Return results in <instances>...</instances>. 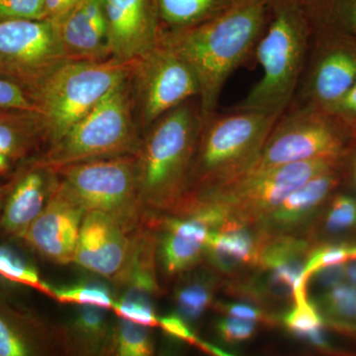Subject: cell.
Instances as JSON below:
<instances>
[{"instance_id":"obj_1","label":"cell","mask_w":356,"mask_h":356,"mask_svg":"<svg viewBox=\"0 0 356 356\" xmlns=\"http://www.w3.org/2000/svg\"><path fill=\"white\" fill-rule=\"evenodd\" d=\"M268 19L266 0H236L204 22L161 30L159 40L184 58L197 76L204 119L217 112L225 84L254 53Z\"/></svg>"},{"instance_id":"obj_2","label":"cell","mask_w":356,"mask_h":356,"mask_svg":"<svg viewBox=\"0 0 356 356\" xmlns=\"http://www.w3.org/2000/svg\"><path fill=\"white\" fill-rule=\"evenodd\" d=\"M203 121L199 98H192L143 134L136 159L145 222L168 214L184 198Z\"/></svg>"},{"instance_id":"obj_3","label":"cell","mask_w":356,"mask_h":356,"mask_svg":"<svg viewBox=\"0 0 356 356\" xmlns=\"http://www.w3.org/2000/svg\"><path fill=\"white\" fill-rule=\"evenodd\" d=\"M269 19L255 47L262 76L234 108L282 115L303 79L314 32L312 0H266Z\"/></svg>"},{"instance_id":"obj_4","label":"cell","mask_w":356,"mask_h":356,"mask_svg":"<svg viewBox=\"0 0 356 356\" xmlns=\"http://www.w3.org/2000/svg\"><path fill=\"white\" fill-rule=\"evenodd\" d=\"M280 117L233 107L204 119L181 202L224 188L252 172Z\"/></svg>"},{"instance_id":"obj_5","label":"cell","mask_w":356,"mask_h":356,"mask_svg":"<svg viewBox=\"0 0 356 356\" xmlns=\"http://www.w3.org/2000/svg\"><path fill=\"white\" fill-rule=\"evenodd\" d=\"M142 137L128 77L64 136L49 145L36 161L56 170L83 161L136 154Z\"/></svg>"},{"instance_id":"obj_6","label":"cell","mask_w":356,"mask_h":356,"mask_svg":"<svg viewBox=\"0 0 356 356\" xmlns=\"http://www.w3.org/2000/svg\"><path fill=\"white\" fill-rule=\"evenodd\" d=\"M131 64L67 60L29 95L41 117L48 145L60 139L130 76Z\"/></svg>"},{"instance_id":"obj_7","label":"cell","mask_w":356,"mask_h":356,"mask_svg":"<svg viewBox=\"0 0 356 356\" xmlns=\"http://www.w3.org/2000/svg\"><path fill=\"white\" fill-rule=\"evenodd\" d=\"M55 170L86 212L105 213L130 233L144 224L136 154L83 161Z\"/></svg>"},{"instance_id":"obj_8","label":"cell","mask_w":356,"mask_h":356,"mask_svg":"<svg viewBox=\"0 0 356 356\" xmlns=\"http://www.w3.org/2000/svg\"><path fill=\"white\" fill-rule=\"evenodd\" d=\"M312 3L313 53L297 91V105L329 111L356 83V37L332 20L325 0Z\"/></svg>"},{"instance_id":"obj_9","label":"cell","mask_w":356,"mask_h":356,"mask_svg":"<svg viewBox=\"0 0 356 356\" xmlns=\"http://www.w3.org/2000/svg\"><path fill=\"white\" fill-rule=\"evenodd\" d=\"M346 158L309 159L255 170L224 188L184 202L215 204L229 216L257 222L312 178L344 165Z\"/></svg>"},{"instance_id":"obj_10","label":"cell","mask_w":356,"mask_h":356,"mask_svg":"<svg viewBox=\"0 0 356 356\" xmlns=\"http://www.w3.org/2000/svg\"><path fill=\"white\" fill-rule=\"evenodd\" d=\"M353 149L329 112L296 105L276 122L252 172L309 159H343Z\"/></svg>"},{"instance_id":"obj_11","label":"cell","mask_w":356,"mask_h":356,"mask_svg":"<svg viewBox=\"0 0 356 356\" xmlns=\"http://www.w3.org/2000/svg\"><path fill=\"white\" fill-rule=\"evenodd\" d=\"M129 81L142 134L168 112L200 95L197 76L191 65L161 40L134 60Z\"/></svg>"},{"instance_id":"obj_12","label":"cell","mask_w":356,"mask_h":356,"mask_svg":"<svg viewBox=\"0 0 356 356\" xmlns=\"http://www.w3.org/2000/svg\"><path fill=\"white\" fill-rule=\"evenodd\" d=\"M58 23L48 18L0 21V79L28 96L67 62Z\"/></svg>"},{"instance_id":"obj_13","label":"cell","mask_w":356,"mask_h":356,"mask_svg":"<svg viewBox=\"0 0 356 356\" xmlns=\"http://www.w3.org/2000/svg\"><path fill=\"white\" fill-rule=\"evenodd\" d=\"M228 216L220 206L201 201L180 204L170 214L147 220L158 234V264L165 283H175L204 261L213 229Z\"/></svg>"},{"instance_id":"obj_14","label":"cell","mask_w":356,"mask_h":356,"mask_svg":"<svg viewBox=\"0 0 356 356\" xmlns=\"http://www.w3.org/2000/svg\"><path fill=\"white\" fill-rule=\"evenodd\" d=\"M86 210L60 182L21 242L44 259L60 266L74 264Z\"/></svg>"},{"instance_id":"obj_15","label":"cell","mask_w":356,"mask_h":356,"mask_svg":"<svg viewBox=\"0 0 356 356\" xmlns=\"http://www.w3.org/2000/svg\"><path fill=\"white\" fill-rule=\"evenodd\" d=\"M133 233L105 213L88 211L81 222L74 264L114 282L127 264Z\"/></svg>"},{"instance_id":"obj_16","label":"cell","mask_w":356,"mask_h":356,"mask_svg":"<svg viewBox=\"0 0 356 356\" xmlns=\"http://www.w3.org/2000/svg\"><path fill=\"white\" fill-rule=\"evenodd\" d=\"M112 58L131 64L156 46L161 26L154 0H102Z\"/></svg>"},{"instance_id":"obj_17","label":"cell","mask_w":356,"mask_h":356,"mask_svg":"<svg viewBox=\"0 0 356 356\" xmlns=\"http://www.w3.org/2000/svg\"><path fill=\"white\" fill-rule=\"evenodd\" d=\"M10 180V188L0 211V236L21 241L43 211L58 177L55 170L35 159L21 166Z\"/></svg>"},{"instance_id":"obj_18","label":"cell","mask_w":356,"mask_h":356,"mask_svg":"<svg viewBox=\"0 0 356 356\" xmlns=\"http://www.w3.org/2000/svg\"><path fill=\"white\" fill-rule=\"evenodd\" d=\"M346 163L312 178L257 224L267 236H306L307 232L346 177Z\"/></svg>"},{"instance_id":"obj_19","label":"cell","mask_w":356,"mask_h":356,"mask_svg":"<svg viewBox=\"0 0 356 356\" xmlns=\"http://www.w3.org/2000/svg\"><path fill=\"white\" fill-rule=\"evenodd\" d=\"M266 233L257 222L227 216L213 229L206 243L204 261L224 280L257 268Z\"/></svg>"},{"instance_id":"obj_20","label":"cell","mask_w":356,"mask_h":356,"mask_svg":"<svg viewBox=\"0 0 356 356\" xmlns=\"http://www.w3.org/2000/svg\"><path fill=\"white\" fill-rule=\"evenodd\" d=\"M112 283L115 303L154 309L163 288L159 280L158 234L151 222L134 232L127 264Z\"/></svg>"},{"instance_id":"obj_21","label":"cell","mask_w":356,"mask_h":356,"mask_svg":"<svg viewBox=\"0 0 356 356\" xmlns=\"http://www.w3.org/2000/svg\"><path fill=\"white\" fill-rule=\"evenodd\" d=\"M65 353L62 327L0 294V356Z\"/></svg>"},{"instance_id":"obj_22","label":"cell","mask_w":356,"mask_h":356,"mask_svg":"<svg viewBox=\"0 0 356 356\" xmlns=\"http://www.w3.org/2000/svg\"><path fill=\"white\" fill-rule=\"evenodd\" d=\"M48 140L36 110L0 109V179L38 158Z\"/></svg>"},{"instance_id":"obj_23","label":"cell","mask_w":356,"mask_h":356,"mask_svg":"<svg viewBox=\"0 0 356 356\" xmlns=\"http://www.w3.org/2000/svg\"><path fill=\"white\" fill-rule=\"evenodd\" d=\"M58 27L67 60L104 62L112 58L102 0H79Z\"/></svg>"},{"instance_id":"obj_24","label":"cell","mask_w":356,"mask_h":356,"mask_svg":"<svg viewBox=\"0 0 356 356\" xmlns=\"http://www.w3.org/2000/svg\"><path fill=\"white\" fill-rule=\"evenodd\" d=\"M314 243L306 236H267L261 248L257 268L278 276L295 287V304L307 301L301 290V280Z\"/></svg>"},{"instance_id":"obj_25","label":"cell","mask_w":356,"mask_h":356,"mask_svg":"<svg viewBox=\"0 0 356 356\" xmlns=\"http://www.w3.org/2000/svg\"><path fill=\"white\" fill-rule=\"evenodd\" d=\"M107 309L79 306L76 313L62 327L65 353L74 355H111L112 332Z\"/></svg>"},{"instance_id":"obj_26","label":"cell","mask_w":356,"mask_h":356,"mask_svg":"<svg viewBox=\"0 0 356 356\" xmlns=\"http://www.w3.org/2000/svg\"><path fill=\"white\" fill-rule=\"evenodd\" d=\"M224 278L205 261L187 271L175 283V313L192 325L214 304Z\"/></svg>"},{"instance_id":"obj_27","label":"cell","mask_w":356,"mask_h":356,"mask_svg":"<svg viewBox=\"0 0 356 356\" xmlns=\"http://www.w3.org/2000/svg\"><path fill=\"white\" fill-rule=\"evenodd\" d=\"M353 233H356V198L334 193L307 232L306 238L318 245Z\"/></svg>"},{"instance_id":"obj_28","label":"cell","mask_w":356,"mask_h":356,"mask_svg":"<svg viewBox=\"0 0 356 356\" xmlns=\"http://www.w3.org/2000/svg\"><path fill=\"white\" fill-rule=\"evenodd\" d=\"M313 303L325 327L356 341V287L343 283Z\"/></svg>"},{"instance_id":"obj_29","label":"cell","mask_w":356,"mask_h":356,"mask_svg":"<svg viewBox=\"0 0 356 356\" xmlns=\"http://www.w3.org/2000/svg\"><path fill=\"white\" fill-rule=\"evenodd\" d=\"M236 0H154L161 29H180L204 22L228 8Z\"/></svg>"},{"instance_id":"obj_30","label":"cell","mask_w":356,"mask_h":356,"mask_svg":"<svg viewBox=\"0 0 356 356\" xmlns=\"http://www.w3.org/2000/svg\"><path fill=\"white\" fill-rule=\"evenodd\" d=\"M151 327L118 317L113 325L111 355L117 356H151L154 343Z\"/></svg>"},{"instance_id":"obj_31","label":"cell","mask_w":356,"mask_h":356,"mask_svg":"<svg viewBox=\"0 0 356 356\" xmlns=\"http://www.w3.org/2000/svg\"><path fill=\"white\" fill-rule=\"evenodd\" d=\"M0 277L53 297V286L42 280L36 267L8 245H0Z\"/></svg>"},{"instance_id":"obj_32","label":"cell","mask_w":356,"mask_h":356,"mask_svg":"<svg viewBox=\"0 0 356 356\" xmlns=\"http://www.w3.org/2000/svg\"><path fill=\"white\" fill-rule=\"evenodd\" d=\"M58 303L77 306H97L111 311L113 291L100 281H83L70 286L53 287V297Z\"/></svg>"},{"instance_id":"obj_33","label":"cell","mask_w":356,"mask_h":356,"mask_svg":"<svg viewBox=\"0 0 356 356\" xmlns=\"http://www.w3.org/2000/svg\"><path fill=\"white\" fill-rule=\"evenodd\" d=\"M353 261H356V242H327L314 245L302 275V293L307 295L309 278L320 267Z\"/></svg>"},{"instance_id":"obj_34","label":"cell","mask_w":356,"mask_h":356,"mask_svg":"<svg viewBox=\"0 0 356 356\" xmlns=\"http://www.w3.org/2000/svg\"><path fill=\"white\" fill-rule=\"evenodd\" d=\"M213 308L222 316L245 318L252 321L257 324L266 325L267 327H277L281 325V316L276 312L266 310L261 307L245 303V302L217 301L213 304Z\"/></svg>"},{"instance_id":"obj_35","label":"cell","mask_w":356,"mask_h":356,"mask_svg":"<svg viewBox=\"0 0 356 356\" xmlns=\"http://www.w3.org/2000/svg\"><path fill=\"white\" fill-rule=\"evenodd\" d=\"M281 325L293 336L300 337L324 323L313 302L308 299L303 303L294 304L285 311L281 316Z\"/></svg>"},{"instance_id":"obj_36","label":"cell","mask_w":356,"mask_h":356,"mask_svg":"<svg viewBox=\"0 0 356 356\" xmlns=\"http://www.w3.org/2000/svg\"><path fill=\"white\" fill-rule=\"evenodd\" d=\"M257 325L252 321L222 316L215 323V332L224 343L238 344L252 339L257 332Z\"/></svg>"},{"instance_id":"obj_37","label":"cell","mask_w":356,"mask_h":356,"mask_svg":"<svg viewBox=\"0 0 356 356\" xmlns=\"http://www.w3.org/2000/svg\"><path fill=\"white\" fill-rule=\"evenodd\" d=\"M327 112L346 134L353 149H356V83Z\"/></svg>"},{"instance_id":"obj_38","label":"cell","mask_w":356,"mask_h":356,"mask_svg":"<svg viewBox=\"0 0 356 356\" xmlns=\"http://www.w3.org/2000/svg\"><path fill=\"white\" fill-rule=\"evenodd\" d=\"M47 18L44 0H0V21Z\"/></svg>"},{"instance_id":"obj_39","label":"cell","mask_w":356,"mask_h":356,"mask_svg":"<svg viewBox=\"0 0 356 356\" xmlns=\"http://www.w3.org/2000/svg\"><path fill=\"white\" fill-rule=\"evenodd\" d=\"M325 4L332 20L356 37V0H325Z\"/></svg>"},{"instance_id":"obj_40","label":"cell","mask_w":356,"mask_h":356,"mask_svg":"<svg viewBox=\"0 0 356 356\" xmlns=\"http://www.w3.org/2000/svg\"><path fill=\"white\" fill-rule=\"evenodd\" d=\"M159 327L168 337L184 343L197 346L199 341L197 336L192 331L191 325L185 322L177 313L170 314L159 318Z\"/></svg>"},{"instance_id":"obj_41","label":"cell","mask_w":356,"mask_h":356,"mask_svg":"<svg viewBox=\"0 0 356 356\" xmlns=\"http://www.w3.org/2000/svg\"><path fill=\"white\" fill-rule=\"evenodd\" d=\"M0 109L35 110V107L24 89L7 79H0Z\"/></svg>"},{"instance_id":"obj_42","label":"cell","mask_w":356,"mask_h":356,"mask_svg":"<svg viewBox=\"0 0 356 356\" xmlns=\"http://www.w3.org/2000/svg\"><path fill=\"white\" fill-rule=\"evenodd\" d=\"M111 311L117 317L126 318V320L131 321V322L147 325L149 327H159V318L156 316V310L154 308L121 305V304L115 303L114 302Z\"/></svg>"},{"instance_id":"obj_43","label":"cell","mask_w":356,"mask_h":356,"mask_svg":"<svg viewBox=\"0 0 356 356\" xmlns=\"http://www.w3.org/2000/svg\"><path fill=\"white\" fill-rule=\"evenodd\" d=\"M346 264H330L320 267L314 271L309 278V282H314L321 289L330 290L343 284L346 281Z\"/></svg>"},{"instance_id":"obj_44","label":"cell","mask_w":356,"mask_h":356,"mask_svg":"<svg viewBox=\"0 0 356 356\" xmlns=\"http://www.w3.org/2000/svg\"><path fill=\"white\" fill-rule=\"evenodd\" d=\"M79 1V0H44L47 18L58 24L76 7Z\"/></svg>"},{"instance_id":"obj_45","label":"cell","mask_w":356,"mask_h":356,"mask_svg":"<svg viewBox=\"0 0 356 356\" xmlns=\"http://www.w3.org/2000/svg\"><path fill=\"white\" fill-rule=\"evenodd\" d=\"M346 168H348V172L350 173L351 181L355 185L356 189V149H353L351 153L348 154L346 159Z\"/></svg>"},{"instance_id":"obj_46","label":"cell","mask_w":356,"mask_h":356,"mask_svg":"<svg viewBox=\"0 0 356 356\" xmlns=\"http://www.w3.org/2000/svg\"><path fill=\"white\" fill-rule=\"evenodd\" d=\"M346 280L351 286L356 287V261L346 264Z\"/></svg>"},{"instance_id":"obj_47","label":"cell","mask_w":356,"mask_h":356,"mask_svg":"<svg viewBox=\"0 0 356 356\" xmlns=\"http://www.w3.org/2000/svg\"><path fill=\"white\" fill-rule=\"evenodd\" d=\"M10 178H8V179L6 180H3V181H0V211L2 209V206H3L4 200H6V197L7 193H8L9 188H10Z\"/></svg>"}]
</instances>
